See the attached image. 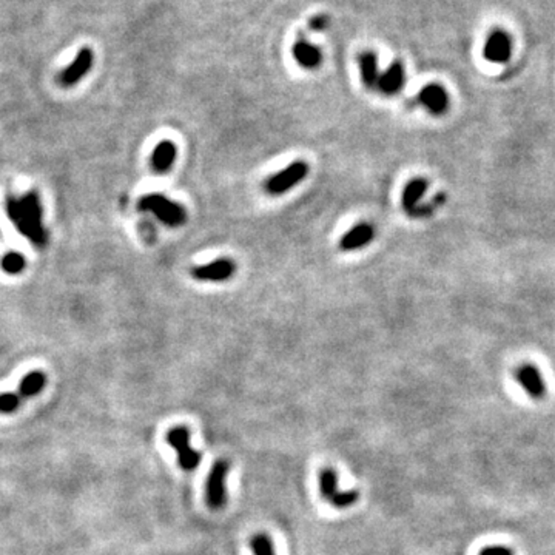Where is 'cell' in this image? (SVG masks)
I'll list each match as a JSON object with an SVG mask.
<instances>
[{
	"instance_id": "5bb4252c",
	"label": "cell",
	"mask_w": 555,
	"mask_h": 555,
	"mask_svg": "<svg viewBox=\"0 0 555 555\" xmlns=\"http://www.w3.org/2000/svg\"><path fill=\"white\" fill-rule=\"evenodd\" d=\"M406 81V73H404V66L399 61H395L392 63L389 68L380 74L378 79V90L386 94V96H394L401 91Z\"/></svg>"
},
{
	"instance_id": "30bf717a",
	"label": "cell",
	"mask_w": 555,
	"mask_h": 555,
	"mask_svg": "<svg viewBox=\"0 0 555 555\" xmlns=\"http://www.w3.org/2000/svg\"><path fill=\"white\" fill-rule=\"evenodd\" d=\"M515 381L532 399H541L546 394V386L540 370L532 365H523L515 370Z\"/></svg>"
},
{
	"instance_id": "6da1fadb",
	"label": "cell",
	"mask_w": 555,
	"mask_h": 555,
	"mask_svg": "<svg viewBox=\"0 0 555 555\" xmlns=\"http://www.w3.org/2000/svg\"><path fill=\"white\" fill-rule=\"evenodd\" d=\"M6 213L19 232L39 248L45 247L48 235L42 224V207L37 193L30 191L22 198L6 199Z\"/></svg>"
},
{
	"instance_id": "7a4b0ae2",
	"label": "cell",
	"mask_w": 555,
	"mask_h": 555,
	"mask_svg": "<svg viewBox=\"0 0 555 555\" xmlns=\"http://www.w3.org/2000/svg\"><path fill=\"white\" fill-rule=\"evenodd\" d=\"M139 208L143 210V212L153 213L161 223H164L168 227L183 225L187 219L185 208L164 195L155 193L143 196L139 200Z\"/></svg>"
},
{
	"instance_id": "277c9868",
	"label": "cell",
	"mask_w": 555,
	"mask_h": 555,
	"mask_svg": "<svg viewBox=\"0 0 555 555\" xmlns=\"http://www.w3.org/2000/svg\"><path fill=\"white\" fill-rule=\"evenodd\" d=\"M230 471V463L219 460L210 469L205 484V499L210 509L221 511L227 503V475Z\"/></svg>"
},
{
	"instance_id": "9a60e30c",
	"label": "cell",
	"mask_w": 555,
	"mask_h": 555,
	"mask_svg": "<svg viewBox=\"0 0 555 555\" xmlns=\"http://www.w3.org/2000/svg\"><path fill=\"white\" fill-rule=\"evenodd\" d=\"M427 187H429L427 180L423 178L412 179L410 183L406 184L403 190V196H401V204H403L406 213L412 215L415 212L418 208V204L421 203V199H423V196L426 195Z\"/></svg>"
},
{
	"instance_id": "d6986e66",
	"label": "cell",
	"mask_w": 555,
	"mask_h": 555,
	"mask_svg": "<svg viewBox=\"0 0 555 555\" xmlns=\"http://www.w3.org/2000/svg\"><path fill=\"white\" fill-rule=\"evenodd\" d=\"M250 548L253 555H276L273 541L265 534H256L255 537H252Z\"/></svg>"
},
{
	"instance_id": "ac0fdd59",
	"label": "cell",
	"mask_w": 555,
	"mask_h": 555,
	"mask_svg": "<svg viewBox=\"0 0 555 555\" xmlns=\"http://www.w3.org/2000/svg\"><path fill=\"white\" fill-rule=\"evenodd\" d=\"M45 385H46L45 373H42L39 370H34L31 373H28V375L22 380L21 386H19V390H17V395L21 397L22 401L31 398V397H36L44 390Z\"/></svg>"
},
{
	"instance_id": "3957f363",
	"label": "cell",
	"mask_w": 555,
	"mask_h": 555,
	"mask_svg": "<svg viewBox=\"0 0 555 555\" xmlns=\"http://www.w3.org/2000/svg\"><path fill=\"white\" fill-rule=\"evenodd\" d=\"M321 497L329 501L333 508L347 509L352 508L360 500V492L355 489L340 491L338 489V475L332 467H324L318 477Z\"/></svg>"
},
{
	"instance_id": "9c48e42d",
	"label": "cell",
	"mask_w": 555,
	"mask_h": 555,
	"mask_svg": "<svg viewBox=\"0 0 555 555\" xmlns=\"http://www.w3.org/2000/svg\"><path fill=\"white\" fill-rule=\"evenodd\" d=\"M484 57L494 63H506L511 59L512 42L508 33L503 30H495L487 37L484 44Z\"/></svg>"
},
{
	"instance_id": "8fae6325",
	"label": "cell",
	"mask_w": 555,
	"mask_h": 555,
	"mask_svg": "<svg viewBox=\"0 0 555 555\" xmlns=\"http://www.w3.org/2000/svg\"><path fill=\"white\" fill-rule=\"evenodd\" d=\"M418 102L434 116H442L449 107V94L439 83H427L418 93Z\"/></svg>"
},
{
	"instance_id": "2e32d148",
	"label": "cell",
	"mask_w": 555,
	"mask_h": 555,
	"mask_svg": "<svg viewBox=\"0 0 555 555\" xmlns=\"http://www.w3.org/2000/svg\"><path fill=\"white\" fill-rule=\"evenodd\" d=\"M358 65H360L362 83H365L369 90H377L378 79H380L377 54L373 51H362L358 56Z\"/></svg>"
},
{
	"instance_id": "44dd1931",
	"label": "cell",
	"mask_w": 555,
	"mask_h": 555,
	"mask_svg": "<svg viewBox=\"0 0 555 555\" xmlns=\"http://www.w3.org/2000/svg\"><path fill=\"white\" fill-rule=\"evenodd\" d=\"M22 399L17 395V392H4L0 394V414H13L21 407Z\"/></svg>"
},
{
	"instance_id": "7402d4cb",
	"label": "cell",
	"mask_w": 555,
	"mask_h": 555,
	"mask_svg": "<svg viewBox=\"0 0 555 555\" xmlns=\"http://www.w3.org/2000/svg\"><path fill=\"white\" fill-rule=\"evenodd\" d=\"M310 28L312 30H317V31H321V30H325L329 25V17L324 16V14H320V16H315L310 19Z\"/></svg>"
},
{
	"instance_id": "e0dca14e",
	"label": "cell",
	"mask_w": 555,
	"mask_h": 555,
	"mask_svg": "<svg viewBox=\"0 0 555 555\" xmlns=\"http://www.w3.org/2000/svg\"><path fill=\"white\" fill-rule=\"evenodd\" d=\"M176 159V146L173 142L164 141L158 143V147L153 151L151 156V167L158 173H166L175 164Z\"/></svg>"
},
{
	"instance_id": "603a6c76",
	"label": "cell",
	"mask_w": 555,
	"mask_h": 555,
	"mask_svg": "<svg viewBox=\"0 0 555 555\" xmlns=\"http://www.w3.org/2000/svg\"><path fill=\"white\" fill-rule=\"evenodd\" d=\"M478 555H514V552L509 548H504V546H489L480 551Z\"/></svg>"
},
{
	"instance_id": "7c38bea8",
	"label": "cell",
	"mask_w": 555,
	"mask_h": 555,
	"mask_svg": "<svg viewBox=\"0 0 555 555\" xmlns=\"http://www.w3.org/2000/svg\"><path fill=\"white\" fill-rule=\"evenodd\" d=\"M375 238V228L367 223H361L344 235L340 241V248L342 252H355L360 248L370 244Z\"/></svg>"
},
{
	"instance_id": "4fadbf2b",
	"label": "cell",
	"mask_w": 555,
	"mask_h": 555,
	"mask_svg": "<svg viewBox=\"0 0 555 555\" xmlns=\"http://www.w3.org/2000/svg\"><path fill=\"white\" fill-rule=\"evenodd\" d=\"M292 56L300 66L307 70L318 68L322 62V53L318 46L312 45L305 39L296 41L292 46Z\"/></svg>"
},
{
	"instance_id": "5b68a950",
	"label": "cell",
	"mask_w": 555,
	"mask_h": 555,
	"mask_svg": "<svg viewBox=\"0 0 555 555\" xmlns=\"http://www.w3.org/2000/svg\"><path fill=\"white\" fill-rule=\"evenodd\" d=\"M309 175V166L304 161H295L289 167L278 171L276 175L270 176L265 183V191L269 195L278 196L290 191Z\"/></svg>"
},
{
	"instance_id": "ba28073f",
	"label": "cell",
	"mask_w": 555,
	"mask_h": 555,
	"mask_svg": "<svg viewBox=\"0 0 555 555\" xmlns=\"http://www.w3.org/2000/svg\"><path fill=\"white\" fill-rule=\"evenodd\" d=\"M236 272V264L230 260V258H219V260L195 267L191 270V276L198 281H207V282H223L230 280V278Z\"/></svg>"
},
{
	"instance_id": "52a82bcc",
	"label": "cell",
	"mask_w": 555,
	"mask_h": 555,
	"mask_svg": "<svg viewBox=\"0 0 555 555\" xmlns=\"http://www.w3.org/2000/svg\"><path fill=\"white\" fill-rule=\"evenodd\" d=\"M93 62H94L93 50L90 46H83L78 53V56L74 57L73 62L66 66L63 71L59 73L57 81H59V83L65 88L73 87V85H76L87 76V73L91 70Z\"/></svg>"
},
{
	"instance_id": "ffe728a7",
	"label": "cell",
	"mask_w": 555,
	"mask_h": 555,
	"mask_svg": "<svg viewBox=\"0 0 555 555\" xmlns=\"http://www.w3.org/2000/svg\"><path fill=\"white\" fill-rule=\"evenodd\" d=\"M25 265H26L25 258L21 253H16V252L5 255L2 260V269L9 275H19L25 269Z\"/></svg>"
},
{
	"instance_id": "8992f818",
	"label": "cell",
	"mask_w": 555,
	"mask_h": 555,
	"mask_svg": "<svg viewBox=\"0 0 555 555\" xmlns=\"http://www.w3.org/2000/svg\"><path fill=\"white\" fill-rule=\"evenodd\" d=\"M168 444L178 452L179 466L187 472L195 471V469L203 462V454L195 451L190 444V430L187 427L178 426L173 427L167 434Z\"/></svg>"
}]
</instances>
